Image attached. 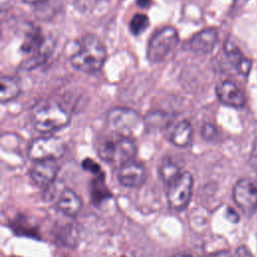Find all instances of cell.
I'll return each instance as SVG.
<instances>
[{"instance_id":"18","label":"cell","mask_w":257,"mask_h":257,"mask_svg":"<svg viewBox=\"0 0 257 257\" xmlns=\"http://www.w3.org/2000/svg\"><path fill=\"white\" fill-rule=\"evenodd\" d=\"M170 116L163 111H152L145 116V123L148 127L163 128L167 126Z\"/></svg>"},{"instance_id":"2","label":"cell","mask_w":257,"mask_h":257,"mask_svg":"<svg viewBox=\"0 0 257 257\" xmlns=\"http://www.w3.org/2000/svg\"><path fill=\"white\" fill-rule=\"evenodd\" d=\"M70 113L57 101L39 102L32 109L31 120L34 128L42 134L58 131L70 121Z\"/></svg>"},{"instance_id":"23","label":"cell","mask_w":257,"mask_h":257,"mask_svg":"<svg viewBox=\"0 0 257 257\" xmlns=\"http://www.w3.org/2000/svg\"><path fill=\"white\" fill-rule=\"evenodd\" d=\"M208 257H232L230 252L227 250H222V251H218V252H214L212 254H210Z\"/></svg>"},{"instance_id":"24","label":"cell","mask_w":257,"mask_h":257,"mask_svg":"<svg viewBox=\"0 0 257 257\" xmlns=\"http://www.w3.org/2000/svg\"><path fill=\"white\" fill-rule=\"evenodd\" d=\"M227 217H228V219L231 221V222H237L238 220H239V218H238V215H237V213L235 212V211H233L231 208H229L228 210H227Z\"/></svg>"},{"instance_id":"11","label":"cell","mask_w":257,"mask_h":257,"mask_svg":"<svg viewBox=\"0 0 257 257\" xmlns=\"http://www.w3.org/2000/svg\"><path fill=\"white\" fill-rule=\"evenodd\" d=\"M216 94L219 100L235 108L242 107L245 104V95L240 87L231 80H223L216 86Z\"/></svg>"},{"instance_id":"12","label":"cell","mask_w":257,"mask_h":257,"mask_svg":"<svg viewBox=\"0 0 257 257\" xmlns=\"http://www.w3.org/2000/svg\"><path fill=\"white\" fill-rule=\"evenodd\" d=\"M218 41V31L215 28H207L191 37L185 44L184 48L199 52L210 53Z\"/></svg>"},{"instance_id":"17","label":"cell","mask_w":257,"mask_h":257,"mask_svg":"<svg viewBox=\"0 0 257 257\" xmlns=\"http://www.w3.org/2000/svg\"><path fill=\"white\" fill-rule=\"evenodd\" d=\"M21 91L20 83L17 79L11 76L3 75L0 81V100L7 102L19 95Z\"/></svg>"},{"instance_id":"19","label":"cell","mask_w":257,"mask_h":257,"mask_svg":"<svg viewBox=\"0 0 257 257\" xmlns=\"http://www.w3.org/2000/svg\"><path fill=\"white\" fill-rule=\"evenodd\" d=\"M150 25L149 17L145 14H136L130 22V31L135 36H139L144 33Z\"/></svg>"},{"instance_id":"10","label":"cell","mask_w":257,"mask_h":257,"mask_svg":"<svg viewBox=\"0 0 257 257\" xmlns=\"http://www.w3.org/2000/svg\"><path fill=\"white\" fill-rule=\"evenodd\" d=\"M59 167L56 161H36L30 169V177L37 186L47 187L54 182Z\"/></svg>"},{"instance_id":"13","label":"cell","mask_w":257,"mask_h":257,"mask_svg":"<svg viewBox=\"0 0 257 257\" xmlns=\"http://www.w3.org/2000/svg\"><path fill=\"white\" fill-rule=\"evenodd\" d=\"M57 209L64 215L74 217L82 208L80 197L70 189H64L56 203Z\"/></svg>"},{"instance_id":"27","label":"cell","mask_w":257,"mask_h":257,"mask_svg":"<svg viewBox=\"0 0 257 257\" xmlns=\"http://www.w3.org/2000/svg\"><path fill=\"white\" fill-rule=\"evenodd\" d=\"M173 257H192V256L188 255V254H177V255H175Z\"/></svg>"},{"instance_id":"5","label":"cell","mask_w":257,"mask_h":257,"mask_svg":"<svg viewBox=\"0 0 257 257\" xmlns=\"http://www.w3.org/2000/svg\"><path fill=\"white\" fill-rule=\"evenodd\" d=\"M179 33L173 26H166L156 31L147 46V58L151 63L163 61L178 45Z\"/></svg>"},{"instance_id":"1","label":"cell","mask_w":257,"mask_h":257,"mask_svg":"<svg viewBox=\"0 0 257 257\" xmlns=\"http://www.w3.org/2000/svg\"><path fill=\"white\" fill-rule=\"evenodd\" d=\"M105 59L106 49L100 39L93 34H86L80 39L79 48L69 62L78 71L94 73L102 67Z\"/></svg>"},{"instance_id":"26","label":"cell","mask_w":257,"mask_h":257,"mask_svg":"<svg viewBox=\"0 0 257 257\" xmlns=\"http://www.w3.org/2000/svg\"><path fill=\"white\" fill-rule=\"evenodd\" d=\"M23 2L27 3V4H36V3H40V2H43L45 0H22Z\"/></svg>"},{"instance_id":"7","label":"cell","mask_w":257,"mask_h":257,"mask_svg":"<svg viewBox=\"0 0 257 257\" xmlns=\"http://www.w3.org/2000/svg\"><path fill=\"white\" fill-rule=\"evenodd\" d=\"M65 147L63 142L56 137H39L33 140L28 147V157L32 161H56L63 157Z\"/></svg>"},{"instance_id":"9","label":"cell","mask_w":257,"mask_h":257,"mask_svg":"<svg viewBox=\"0 0 257 257\" xmlns=\"http://www.w3.org/2000/svg\"><path fill=\"white\" fill-rule=\"evenodd\" d=\"M117 179L123 187L139 188L146 182V168L142 163L132 160L119 167Z\"/></svg>"},{"instance_id":"21","label":"cell","mask_w":257,"mask_h":257,"mask_svg":"<svg viewBox=\"0 0 257 257\" xmlns=\"http://www.w3.org/2000/svg\"><path fill=\"white\" fill-rule=\"evenodd\" d=\"M216 134H217V131L213 124H211V123L204 124V126L202 128V136L204 137V139L212 140L216 136Z\"/></svg>"},{"instance_id":"3","label":"cell","mask_w":257,"mask_h":257,"mask_svg":"<svg viewBox=\"0 0 257 257\" xmlns=\"http://www.w3.org/2000/svg\"><path fill=\"white\" fill-rule=\"evenodd\" d=\"M107 128L114 135L135 140L145 127V117L138 111L128 107H113L105 117Z\"/></svg>"},{"instance_id":"15","label":"cell","mask_w":257,"mask_h":257,"mask_svg":"<svg viewBox=\"0 0 257 257\" xmlns=\"http://www.w3.org/2000/svg\"><path fill=\"white\" fill-rule=\"evenodd\" d=\"M192 136L193 130L191 122L187 119H183L177 122V124H175V126L171 130L169 134V140L176 147L185 148L190 145Z\"/></svg>"},{"instance_id":"20","label":"cell","mask_w":257,"mask_h":257,"mask_svg":"<svg viewBox=\"0 0 257 257\" xmlns=\"http://www.w3.org/2000/svg\"><path fill=\"white\" fill-rule=\"evenodd\" d=\"M82 167H83L84 170L89 171V172H91V173H93V174H97V173H99V171H100V168H99L98 164L95 163V162H94L93 160H91V159H85V160L82 162Z\"/></svg>"},{"instance_id":"25","label":"cell","mask_w":257,"mask_h":257,"mask_svg":"<svg viewBox=\"0 0 257 257\" xmlns=\"http://www.w3.org/2000/svg\"><path fill=\"white\" fill-rule=\"evenodd\" d=\"M138 6L142 7V8H147L151 5V0H136Z\"/></svg>"},{"instance_id":"14","label":"cell","mask_w":257,"mask_h":257,"mask_svg":"<svg viewBox=\"0 0 257 257\" xmlns=\"http://www.w3.org/2000/svg\"><path fill=\"white\" fill-rule=\"evenodd\" d=\"M224 51L230 63L237 69V71L240 74L246 76L250 70L251 61L246 58L240 51V49L230 40H227L225 42Z\"/></svg>"},{"instance_id":"16","label":"cell","mask_w":257,"mask_h":257,"mask_svg":"<svg viewBox=\"0 0 257 257\" xmlns=\"http://www.w3.org/2000/svg\"><path fill=\"white\" fill-rule=\"evenodd\" d=\"M181 173V165L179 164L177 159L173 158L172 156H166L160 162L159 175L165 183L169 184Z\"/></svg>"},{"instance_id":"4","label":"cell","mask_w":257,"mask_h":257,"mask_svg":"<svg viewBox=\"0 0 257 257\" xmlns=\"http://www.w3.org/2000/svg\"><path fill=\"white\" fill-rule=\"evenodd\" d=\"M113 137L104 138L98 142L96 152L99 158L105 162L118 165L135 160L137 146L135 140L112 134Z\"/></svg>"},{"instance_id":"8","label":"cell","mask_w":257,"mask_h":257,"mask_svg":"<svg viewBox=\"0 0 257 257\" xmlns=\"http://www.w3.org/2000/svg\"><path fill=\"white\" fill-rule=\"evenodd\" d=\"M233 200L235 204L250 216L257 208V181L252 178H242L233 187Z\"/></svg>"},{"instance_id":"22","label":"cell","mask_w":257,"mask_h":257,"mask_svg":"<svg viewBox=\"0 0 257 257\" xmlns=\"http://www.w3.org/2000/svg\"><path fill=\"white\" fill-rule=\"evenodd\" d=\"M233 257H254V255L246 246H239L236 249Z\"/></svg>"},{"instance_id":"6","label":"cell","mask_w":257,"mask_h":257,"mask_svg":"<svg viewBox=\"0 0 257 257\" xmlns=\"http://www.w3.org/2000/svg\"><path fill=\"white\" fill-rule=\"evenodd\" d=\"M194 179L191 173L182 172L168 184L167 201L172 210L181 211L185 209L193 194Z\"/></svg>"}]
</instances>
